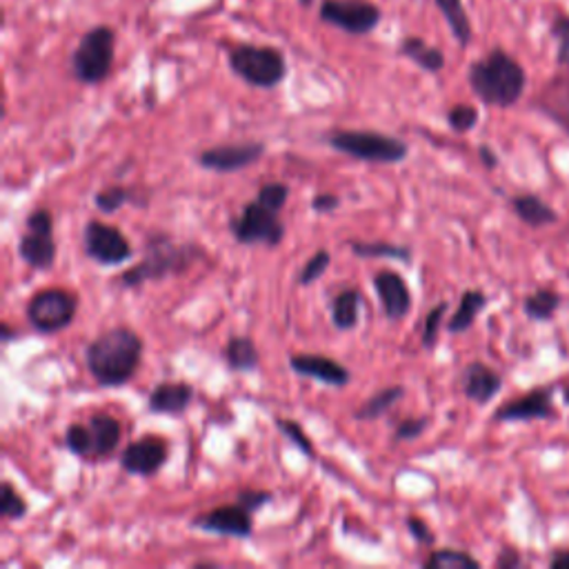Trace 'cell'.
<instances>
[{
	"label": "cell",
	"instance_id": "obj_1",
	"mask_svg": "<svg viewBox=\"0 0 569 569\" xmlns=\"http://www.w3.org/2000/svg\"><path fill=\"white\" fill-rule=\"evenodd\" d=\"M143 352V338L134 330L116 325L87 343L85 365L101 388H121L134 378L141 367Z\"/></svg>",
	"mask_w": 569,
	"mask_h": 569
},
{
	"label": "cell",
	"instance_id": "obj_2",
	"mask_svg": "<svg viewBox=\"0 0 569 569\" xmlns=\"http://www.w3.org/2000/svg\"><path fill=\"white\" fill-rule=\"evenodd\" d=\"M467 80L483 105L507 110L523 99L527 74L514 56L497 47L469 65Z\"/></svg>",
	"mask_w": 569,
	"mask_h": 569
},
{
	"label": "cell",
	"instance_id": "obj_3",
	"mask_svg": "<svg viewBox=\"0 0 569 569\" xmlns=\"http://www.w3.org/2000/svg\"><path fill=\"white\" fill-rule=\"evenodd\" d=\"M203 252L197 245L176 243L167 232H149L145 236L143 260L121 274V288L134 290L152 280H165L182 274L201 258Z\"/></svg>",
	"mask_w": 569,
	"mask_h": 569
},
{
	"label": "cell",
	"instance_id": "obj_4",
	"mask_svg": "<svg viewBox=\"0 0 569 569\" xmlns=\"http://www.w3.org/2000/svg\"><path fill=\"white\" fill-rule=\"evenodd\" d=\"M325 143L338 154L376 165H397L410 154L405 141L369 130H332L325 136Z\"/></svg>",
	"mask_w": 569,
	"mask_h": 569
},
{
	"label": "cell",
	"instance_id": "obj_5",
	"mask_svg": "<svg viewBox=\"0 0 569 569\" xmlns=\"http://www.w3.org/2000/svg\"><path fill=\"white\" fill-rule=\"evenodd\" d=\"M116 32L110 25H97L82 34L69 56L71 76L82 85H101L114 67Z\"/></svg>",
	"mask_w": 569,
	"mask_h": 569
},
{
	"label": "cell",
	"instance_id": "obj_6",
	"mask_svg": "<svg viewBox=\"0 0 569 569\" xmlns=\"http://www.w3.org/2000/svg\"><path fill=\"white\" fill-rule=\"evenodd\" d=\"M230 69L256 89H274L288 76V63L276 47L236 45L230 49Z\"/></svg>",
	"mask_w": 569,
	"mask_h": 569
},
{
	"label": "cell",
	"instance_id": "obj_7",
	"mask_svg": "<svg viewBox=\"0 0 569 569\" xmlns=\"http://www.w3.org/2000/svg\"><path fill=\"white\" fill-rule=\"evenodd\" d=\"M25 312L30 325L38 334H58L74 323L78 314V297L63 288H47L30 299Z\"/></svg>",
	"mask_w": 569,
	"mask_h": 569
},
{
	"label": "cell",
	"instance_id": "obj_8",
	"mask_svg": "<svg viewBox=\"0 0 569 569\" xmlns=\"http://www.w3.org/2000/svg\"><path fill=\"white\" fill-rule=\"evenodd\" d=\"M230 230L241 245L278 247L284 238V225L278 219V212L269 210L258 199L249 201L243 212L232 219Z\"/></svg>",
	"mask_w": 569,
	"mask_h": 569
},
{
	"label": "cell",
	"instance_id": "obj_9",
	"mask_svg": "<svg viewBox=\"0 0 569 569\" xmlns=\"http://www.w3.org/2000/svg\"><path fill=\"white\" fill-rule=\"evenodd\" d=\"M85 256L103 267H119L132 260L134 247L130 238L116 227L103 221H87L82 227Z\"/></svg>",
	"mask_w": 569,
	"mask_h": 569
},
{
	"label": "cell",
	"instance_id": "obj_10",
	"mask_svg": "<svg viewBox=\"0 0 569 569\" xmlns=\"http://www.w3.org/2000/svg\"><path fill=\"white\" fill-rule=\"evenodd\" d=\"M319 19L345 34L367 36L381 23L383 12L369 0H323Z\"/></svg>",
	"mask_w": 569,
	"mask_h": 569
},
{
	"label": "cell",
	"instance_id": "obj_11",
	"mask_svg": "<svg viewBox=\"0 0 569 569\" xmlns=\"http://www.w3.org/2000/svg\"><path fill=\"white\" fill-rule=\"evenodd\" d=\"M554 386L534 388L523 397H516L507 403H503L492 421L494 423H532V421H554L558 419L556 405H554Z\"/></svg>",
	"mask_w": 569,
	"mask_h": 569
},
{
	"label": "cell",
	"instance_id": "obj_12",
	"mask_svg": "<svg viewBox=\"0 0 569 569\" xmlns=\"http://www.w3.org/2000/svg\"><path fill=\"white\" fill-rule=\"evenodd\" d=\"M169 458V443L163 436H143L132 440L121 454V469L130 477L152 479Z\"/></svg>",
	"mask_w": 569,
	"mask_h": 569
},
{
	"label": "cell",
	"instance_id": "obj_13",
	"mask_svg": "<svg viewBox=\"0 0 569 569\" xmlns=\"http://www.w3.org/2000/svg\"><path fill=\"white\" fill-rule=\"evenodd\" d=\"M254 512L245 510L241 503L234 505H221L214 507L192 521V527L205 532V534H216V536H227V538H249L254 534Z\"/></svg>",
	"mask_w": 569,
	"mask_h": 569
},
{
	"label": "cell",
	"instance_id": "obj_14",
	"mask_svg": "<svg viewBox=\"0 0 569 569\" xmlns=\"http://www.w3.org/2000/svg\"><path fill=\"white\" fill-rule=\"evenodd\" d=\"M265 145L258 141L252 143H234V145H216L199 154V165L208 171L216 174H234L241 171L254 163H258L265 156Z\"/></svg>",
	"mask_w": 569,
	"mask_h": 569
},
{
	"label": "cell",
	"instance_id": "obj_15",
	"mask_svg": "<svg viewBox=\"0 0 569 569\" xmlns=\"http://www.w3.org/2000/svg\"><path fill=\"white\" fill-rule=\"evenodd\" d=\"M373 290L381 299V308L392 323H401L412 312V292L405 278L394 269H381L373 276Z\"/></svg>",
	"mask_w": 569,
	"mask_h": 569
},
{
	"label": "cell",
	"instance_id": "obj_16",
	"mask_svg": "<svg viewBox=\"0 0 569 569\" xmlns=\"http://www.w3.org/2000/svg\"><path fill=\"white\" fill-rule=\"evenodd\" d=\"M460 390L467 401L490 405L503 390V376L481 360H471L460 371Z\"/></svg>",
	"mask_w": 569,
	"mask_h": 569
},
{
	"label": "cell",
	"instance_id": "obj_17",
	"mask_svg": "<svg viewBox=\"0 0 569 569\" xmlns=\"http://www.w3.org/2000/svg\"><path fill=\"white\" fill-rule=\"evenodd\" d=\"M290 367L294 373L330 388H345L352 381V373L345 365L323 354H294L290 358Z\"/></svg>",
	"mask_w": 569,
	"mask_h": 569
},
{
	"label": "cell",
	"instance_id": "obj_18",
	"mask_svg": "<svg viewBox=\"0 0 569 569\" xmlns=\"http://www.w3.org/2000/svg\"><path fill=\"white\" fill-rule=\"evenodd\" d=\"M534 105L551 123L569 134V71L551 76L538 91Z\"/></svg>",
	"mask_w": 569,
	"mask_h": 569
},
{
	"label": "cell",
	"instance_id": "obj_19",
	"mask_svg": "<svg viewBox=\"0 0 569 569\" xmlns=\"http://www.w3.org/2000/svg\"><path fill=\"white\" fill-rule=\"evenodd\" d=\"M194 403V388L189 383H158L147 397V408L152 414L180 416Z\"/></svg>",
	"mask_w": 569,
	"mask_h": 569
},
{
	"label": "cell",
	"instance_id": "obj_20",
	"mask_svg": "<svg viewBox=\"0 0 569 569\" xmlns=\"http://www.w3.org/2000/svg\"><path fill=\"white\" fill-rule=\"evenodd\" d=\"M89 434H91V460L110 458L121 445L123 427L121 421L108 412H93L89 416Z\"/></svg>",
	"mask_w": 569,
	"mask_h": 569
},
{
	"label": "cell",
	"instance_id": "obj_21",
	"mask_svg": "<svg viewBox=\"0 0 569 569\" xmlns=\"http://www.w3.org/2000/svg\"><path fill=\"white\" fill-rule=\"evenodd\" d=\"M19 256L21 260L36 269V271H49L56 263V241H54V234H41V232H25L21 238H19Z\"/></svg>",
	"mask_w": 569,
	"mask_h": 569
},
{
	"label": "cell",
	"instance_id": "obj_22",
	"mask_svg": "<svg viewBox=\"0 0 569 569\" xmlns=\"http://www.w3.org/2000/svg\"><path fill=\"white\" fill-rule=\"evenodd\" d=\"M516 219L532 230L549 227L558 223V212L536 194H516L510 201Z\"/></svg>",
	"mask_w": 569,
	"mask_h": 569
},
{
	"label": "cell",
	"instance_id": "obj_23",
	"mask_svg": "<svg viewBox=\"0 0 569 569\" xmlns=\"http://www.w3.org/2000/svg\"><path fill=\"white\" fill-rule=\"evenodd\" d=\"M488 303H490V299H488L486 292H481V290H465L460 301H458L456 312L447 321V332L449 334H465L467 330H471L473 323H477L479 314L488 308Z\"/></svg>",
	"mask_w": 569,
	"mask_h": 569
},
{
	"label": "cell",
	"instance_id": "obj_24",
	"mask_svg": "<svg viewBox=\"0 0 569 569\" xmlns=\"http://www.w3.org/2000/svg\"><path fill=\"white\" fill-rule=\"evenodd\" d=\"M399 52H401V56H405L408 60H412L416 67H421L427 74H438L445 67V54L419 36L403 38Z\"/></svg>",
	"mask_w": 569,
	"mask_h": 569
},
{
	"label": "cell",
	"instance_id": "obj_25",
	"mask_svg": "<svg viewBox=\"0 0 569 569\" xmlns=\"http://www.w3.org/2000/svg\"><path fill=\"white\" fill-rule=\"evenodd\" d=\"M360 308H362V294L358 290L347 288V290L338 292L330 303L334 327L338 332H352L358 325Z\"/></svg>",
	"mask_w": 569,
	"mask_h": 569
},
{
	"label": "cell",
	"instance_id": "obj_26",
	"mask_svg": "<svg viewBox=\"0 0 569 569\" xmlns=\"http://www.w3.org/2000/svg\"><path fill=\"white\" fill-rule=\"evenodd\" d=\"M225 362L236 373H252L260 365V354L252 336H232L225 345Z\"/></svg>",
	"mask_w": 569,
	"mask_h": 569
},
{
	"label": "cell",
	"instance_id": "obj_27",
	"mask_svg": "<svg viewBox=\"0 0 569 569\" xmlns=\"http://www.w3.org/2000/svg\"><path fill=\"white\" fill-rule=\"evenodd\" d=\"M403 399H405V388H403V386L386 388V390H381V392L371 394V397L354 412V419H356V421H378V419H383L386 414H390Z\"/></svg>",
	"mask_w": 569,
	"mask_h": 569
},
{
	"label": "cell",
	"instance_id": "obj_28",
	"mask_svg": "<svg viewBox=\"0 0 569 569\" xmlns=\"http://www.w3.org/2000/svg\"><path fill=\"white\" fill-rule=\"evenodd\" d=\"M562 305V297L551 288H538L523 301V312L529 321L549 323Z\"/></svg>",
	"mask_w": 569,
	"mask_h": 569
},
{
	"label": "cell",
	"instance_id": "obj_29",
	"mask_svg": "<svg viewBox=\"0 0 569 569\" xmlns=\"http://www.w3.org/2000/svg\"><path fill=\"white\" fill-rule=\"evenodd\" d=\"M434 3L440 10V14H443L451 36L456 38V43L460 47H467L471 43L473 32H471V21H469V16L465 12L462 0H434Z\"/></svg>",
	"mask_w": 569,
	"mask_h": 569
},
{
	"label": "cell",
	"instance_id": "obj_30",
	"mask_svg": "<svg viewBox=\"0 0 569 569\" xmlns=\"http://www.w3.org/2000/svg\"><path fill=\"white\" fill-rule=\"evenodd\" d=\"M349 249L360 258H392L401 263H412V249L408 245H397L388 241H349Z\"/></svg>",
	"mask_w": 569,
	"mask_h": 569
},
{
	"label": "cell",
	"instance_id": "obj_31",
	"mask_svg": "<svg viewBox=\"0 0 569 569\" xmlns=\"http://www.w3.org/2000/svg\"><path fill=\"white\" fill-rule=\"evenodd\" d=\"M425 569H479L481 560L473 558L471 554L462 551V549H434L425 560H423Z\"/></svg>",
	"mask_w": 569,
	"mask_h": 569
},
{
	"label": "cell",
	"instance_id": "obj_32",
	"mask_svg": "<svg viewBox=\"0 0 569 569\" xmlns=\"http://www.w3.org/2000/svg\"><path fill=\"white\" fill-rule=\"evenodd\" d=\"M27 512V501L16 492L10 481H3V486H0V516H3V521H23Z\"/></svg>",
	"mask_w": 569,
	"mask_h": 569
},
{
	"label": "cell",
	"instance_id": "obj_33",
	"mask_svg": "<svg viewBox=\"0 0 569 569\" xmlns=\"http://www.w3.org/2000/svg\"><path fill=\"white\" fill-rule=\"evenodd\" d=\"M132 201V189L125 185H110L103 187L101 192L93 197V205H97L103 214H116Z\"/></svg>",
	"mask_w": 569,
	"mask_h": 569
},
{
	"label": "cell",
	"instance_id": "obj_34",
	"mask_svg": "<svg viewBox=\"0 0 569 569\" xmlns=\"http://www.w3.org/2000/svg\"><path fill=\"white\" fill-rule=\"evenodd\" d=\"M276 427H278V432L288 438L290 443H294L308 458H314L316 454H314V443H312V438L308 436V432L301 427V423H297V421H292V419H282V416H278L276 419Z\"/></svg>",
	"mask_w": 569,
	"mask_h": 569
},
{
	"label": "cell",
	"instance_id": "obj_35",
	"mask_svg": "<svg viewBox=\"0 0 569 569\" xmlns=\"http://www.w3.org/2000/svg\"><path fill=\"white\" fill-rule=\"evenodd\" d=\"M479 119H481L479 110L473 108V105H467V103H458V105H454V108L447 112V125H449V130L456 132V134H467V132H471L473 127L479 125Z\"/></svg>",
	"mask_w": 569,
	"mask_h": 569
},
{
	"label": "cell",
	"instance_id": "obj_36",
	"mask_svg": "<svg viewBox=\"0 0 569 569\" xmlns=\"http://www.w3.org/2000/svg\"><path fill=\"white\" fill-rule=\"evenodd\" d=\"M549 32L556 41V63L569 69V14H556Z\"/></svg>",
	"mask_w": 569,
	"mask_h": 569
},
{
	"label": "cell",
	"instance_id": "obj_37",
	"mask_svg": "<svg viewBox=\"0 0 569 569\" xmlns=\"http://www.w3.org/2000/svg\"><path fill=\"white\" fill-rule=\"evenodd\" d=\"M65 447L74 456L91 460V434H89V427L80 425V423H71L65 429Z\"/></svg>",
	"mask_w": 569,
	"mask_h": 569
},
{
	"label": "cell",
	"instance_id": "obj_38",
	"mask_svg": "<svg viewBox=\"0 0 569 569\" xmlns=\"http://www.w3.org/2000/svg\"><path fill=\"white\" fill-rule=\"evenodd\" d=\"M330 263H332V256H330V252L327 249H316L314 252V256L303 265V269H301V274H299V278H297V282L301 284V288H310V284H314L325 271H327V267H330Z\"/></svg>",
	"mask_w": 569,
	"mask_h": 569
},
{
	"label": "cell",
	"instance_id": "obj_39",
	"mask_svg": "<svg viewBox=\"0 0 569 569\" xmlns=\"http://www.w3.org/2000/svg\"><path fill=\"white\" fill-rule=\"evenodd\" d=\"M256 199H258L263 205H267L269 210L280 212V210L284 208V203H288V199H290V187L284 185V182H280V180L265 182V185L258 189Z\"/></svg>",
	"mask_w": 569,
	"mask_h": 569
},
{
	"label": "cell",
	"instance_id": "obj_40",
	"mask_svg": "<svg viewBox=\"0 0 569 569\" xmlns=\"http://www.w3.org/2000/svg\"><path fill=\"white\" fill-rule=\"evenodd\" d=\"M445 312H447V303L445 301H440L438 305H434L427 312V316L423 321V336H421L425 349H432L436 345L438 332H440V325H443V319H445Z\"/></svg>",
	"mask_w": 569,
	"mask_h": 569
},
{
	"label": "cell",
	"instance_id": "obj_41",
	"mask_svg": "<svg viewBox=\"0 0 569 569\" xmlns=\"http://www.w3.org/2000/svg\"><path fill=\"white\" fill-rule=\"evenodd\" d=\"M429 427V416H416V419H403L397 425L394 432V443H403V440H416L419 436L425 434V429Z\"/></svg>",
	"mask_w": 569,
	"mask_h": 569
},
{
	"label": "cell",
	"instance_id": "obj_42",
	"mask_svg": "<svg viewBox=\"0 0 569 569\" xmlns=\"http://www.w3.org/2000/svg\"><path fill=\"white\" fill-rule=\"evenodd\" d=\"M405 527L408 532L412 534V538L419 543V545H434L436 543V534L434 529L429 527V523L421 516H408L405 518Z\"/></svg>",
	"mask_w": 569,
	"mask_h": 569
},
{
	"label": "cell",
	"instance_id": "obj_43",
	"mask_svg": "<svg viewBox=\"0 0 569 569\" xmlns=\"http://www.w3.org/2000/svg\"><path fill=\"white\" fill-rule=\"evenodd\" d=\"M271 492L267 490H241L236 494V503H241L245 510L249 512H258L260 507H265L267 503H271Z\"/></svg>",
	"mask_w": 569,
	"mask_h": 569
},
{
	"label": "cell",
	"instance_id": "obj_44",
	"mask_svg": "<svg viewBox=\"0 0 569 569\" xmlns=\"http://www.w3.org/2000/svg\"><path fill=\"white\" fill-rule=\"evenodd\" d=\"M25 227L30 232H41V234H54V219H52V212L41 208V210H34L27 221H25Z\"/></svg>",
	"mask_w": 569,
	"mask_h": 569
},
{
	"label": "cell",
	"instance_id": "obj_45",
	"mask_svg": "<svg viewBox=\"0 0 569 569\" xmlns=\"http://www.w3.org/2000/svg\"><path fill=\"white\" fill-rule=\"evenodd\" d=\"M341 208V199L336 194H316L312 199V210L316 214H332Z\"/></svg>",
	"mask_w": 569,
	"mask_h": 569
},
{
	"label": "cell",
	"instance_id": "obj_46",
	"mask_svg": "<svg viewBox=\"0 0 569 569\" xmlns=\"http://www.w3.org/2000/svg\"><path fill=\"white\" fill-rule=\"evenodd\" d=\"M494 567H497V569H516V567H523V556H521V551H516L514 547H505V549L497 556Z\"/></svg>",
	"mask_w": 569,
	"mask_h": 569
},
{
	"label": "cell",
	"instance_id": "obj_47",
	"mask_svg": "<svg viewBox=\"0 0 569 569\" xmlns=\"http://www.w3.org/2000/svg\"><path fill=\"white\" fill-rule=\"evenodd\" d=\"M479 158H481V163H483L486 169H497V167L501 165L499 154H497L490 145H481V147H479Z\"/></svg>",
	"mask_w": 569,
	"mask_h": 569
},
{
	"label": "cell",
	"instance_id": "obj_48",
	"mask_svg": "<svg viewBox=\"0 0 569 569\" xmlns=\"http://www.w3.org/2000/svg\"><path fill=\"white\" fill-rule=\"evenodd\" d=\"M547 565L551 569H569V549H554Z\"/></svg>",
	"mask_w": 569,
	"mask_h": 569
},
{
	"label": "cell",
	"instance_id": "obj_49",
	"mask_svg": "<svg viewBox=\"0 0 569 569\" xmlns=\"http://www.w3.org/2000/svg\"><path fill=\"white\" fill-rule=\"evenodd\" d=\"M0 338H3V343H12V341L19 338V332L12 330L10 323H3V325H0Z\"/></svg>",
	"mask_w": 569,
	"mask_h": 569
},
{
	"label": "cell",
	"instance_id": "obj_50",
	"mask_svg": "<svg viewBox=\"0 0 569 569\" xmlns=\"http://www.w3.org/2000/svg\"><path fill=\"white\" fill-rule=\"evenodd\" d=\"M560 394H562V403L569 408V386H562Z\"/></svg>",
	"mask_w": 569,
	"mask_h": 569
},
{
	"label": "cell",
	"instance_id": "obj_51",
	"mask_svg": "<svg viewBox=\"0 0 569 569\" xmlns=\"http://www.w3.org/2000/svg\"><path fill=\"white\" fill-rule=\"evenodd\" d=\"M299 5H301V8H312L314 0H299Z\"/></svg>",
	"mask_w": 569,
	"mask_h": 569
}]
</instances>
